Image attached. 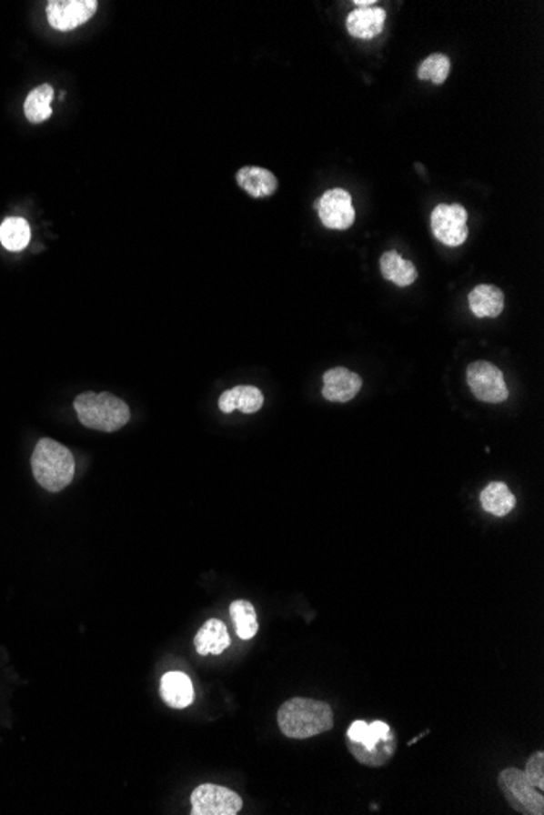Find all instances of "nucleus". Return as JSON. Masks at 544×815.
Returning <instances> with one entry per match:
<instances>
[{"label":"nucleus","mask_w":544,"mask_h":815,"mask_svg":"<svg viewBox=\"0 0 544 815\" xmlns=\"http://www.w3.org/2000/svg\"><path fill=\"white\" fill-rule=\"evenodd\" d=\"M385 20L387 12L383 8H356L348 15L346 28L352 38L374 39L383 31Z\"/></svg>","instance_id":"obj_11"},{"label":"nucleus","mask_w":544,"mask_h":815,"mask_svg":"<svg viewBox=\"0 0 544 815\" xmlns=\"http://www.w3.org/2000/svg\"><path fill=\"white\" fill-rule=\"evenodd\" d=\"M160 695L168 707L183 709L195 700V687L185 672H166L160 682Z\"/></svg>","instance_id":"obj_12"},{"label":"nucleus","mask_w":544,"mask_h":815,"mask_svg":"<svg viewBox=\"0 0 544 815\" xmlns=\"http://www.w3.org/2000/svg\"><path fill=\"white\" fill-rule=\"evenodd\" d=\"M230 617L237 627V635L241 639H251L257 633V610L248 600H235L230 604Z\"/></svg>","instance_id":"obj_21"},{"label":"nucleus","mask_w":544,"mask_h":815,"mask_svg":"<svg viewBox=\"0 0 544 815\" xmlns=\"http://www.w3.org/2000/svg\"><path fill=\"white\" fill-rule=\"evenodd\" d=\"M55 98V88L49 84H43L33 88L25 100L24 111L26 119L32 124L45 123L53 115L51 103Z\"/></svg>","instance_id":"obj_18"},{"label":"nucleus","mask_w":544,"mask_h":815,"mask_svg":"<svg viewBox=\"0 0 544 815\" xmlns=\"http://www.w3.org/2000/svg\"><path fill=\"white\" fill-rule=\"evenodd\" d=\"M362 389V377L348 368L327 369L323 375V396L331 402H349Z\"/></svg>","instance_id":"obj_10"},{"label":"nucleus","mask_w":544,"mask_h":815,"mask_svg":"<svg viewBox=\"0 0 544 815\" xmlns=\"http://www.w3.org/2000/svg\"><path fill=\"white\" fill-rule=\"evenodd\" d=\"M380 270L383 277L398 287H409L418 278V269L411 261H406L397 251H387L381 256Z\"/></svg>","instance_id":"obj_17"},{"label":"nucleus","mask_w":544,"mask_h":815,"mask_svg":"<svg viewBox=\"0 0 544 815\" xmlns=\"http://www.w3.org/2000/svg\"><path fill=\"white\" fill-rule=\"evenodd\" d=\"M525 775L529 778V781L533 783V785L537 786L539 791H543L544 790V754L543 752H537V754L531 755L529 757V763H527V769H525Z\"/></svg>","instance_id":"obj_25"},{"label":"nucleus","mask_w":544,"mask_h":815,"mask_svg":"<svg viewBox=\"0 0 544 815\" xmlns=\"http://www.w3.org/2000/svg\"><path fill=\"white\" fill-rule=\"evenodd\" d=\"M33 476L47 492H61L76 474V459L69 448L55 439H39L32 456Z\"/></svg>","instance_id":"obj_2"},{"label":"nucleus","mask_w":544,"mask_h":815,"mask_svg":"<svg viewBox=\"0 0 544 815\" xmlns=\"http://www.w3.org/2000/svg\"><path fill=\"white\" fill-rule=\"evenodd\" d=\"M354 5H358V8H368L375 5V0H356Z\"/></svg>","instance_id":"obj_27"},{"label":"nucleus","mask_w":544,"mask_h":815,"mask_svg":"<svg viewBox=\"0 0 544 815\" xmlns=\"http://www.w3.org/2000/svg\"><path fill=\"white\" fill-rule=\"evenodd\" d=\"M196 651L201 656L222 654L230 647V637L226 623L218 619H210L197 631L195 639Z\"/></svg>","instance_id":"obj_15"},{"label":"nucleus","mask_w":544,"mask_h":815,"mask_svg":"<svg viewBox=\"0 0 544 815\" xmlns=\"http://www.w3.org/2000/svg\"><path fill=\"white\" fill-rule=\"evenodd\" d=\"M467 381L476 399L488 404H500L509 397L504 373L489 362L471 363L467 369Z\"/></svg>","instance_id":"obj_6"},{"label":"nucleus","mask_w":544,"mask_h":815,"mask_svg":"<svg viewBox=\"0 0 544 815\" xmlns=\"http://www.w3.org/2000/svg\"><path fill=\"white\" fill-rule=\"evenodd\" d=\"M319 220L329 230H348L356 222V208L346 189L335 187L319 197L315 204Z\"/></svg>","instance_id":"obj_8"},{"label":"nucleus","mask_w":544,"mask_h":815,"mask_svg":"<svg viewBox=\"0 0 544 815\" xmlns=\"http://www.w3.org/2000/svg\"><path fill=\"white\" fill-rule=\"evenodd\" d=\"M468 303L476 317H498L504 311V293L494 285H478Z\"/></svg>","instance_id":"obj_16"},{"label":"nucleus","mask_w":544,"mask_h":815,"mask_svg":"<svg viewBox=\"0 0 544 815\" xmlns=\"http://www.w3.org/2000/svg\"><path fill=\"white\" fill-rule=\"evenodd\" d=\"M430 226L445 247H461L468 238L467 208L459 204H438L430 216Z\"/></svg>","instance_id":"obj_5"},{"label":"nucleus","mask_w":544,"mask_h":815,"mask_svg":"<svg viewBox=\"0 0 544 815\" xmlns=\"http://www.w3.org/2000/svg\"><path fill=\"white\" fill-rule=\"evenodd\" d=\"M367 726L368 724L366 721H354L352 726L349 728V731H348V739L352 740V742H362L364 738H366Z\"/></svg>","instance_id":"obj_26"},{"label":"nucleus","mask_w":544,"mask_h":815,"mask_svg":"<svg viewBox=\"0 0 544 815\" xmlns=\"http://www.w3.org/2000/svg\"><path fill=\"white\" fill-rule=\"evenodd\" d=\"M277 723L284 736L308 739L329 731L335 724L333 709L325 701L297 697L279 708Z\"/></svg>","instance_id":"obj_1"},{"label":"nucleus","mask_w":544,"mask_h":815,"mask_svg":"<svg viewBox=\"0 0 544 815\" xmlns=\"http://www.w3.org/2000/svg\"><path fill=\"white\" fill-rule=\"evenodd\" d=\"M450 74V59L445 55H430L420 62L418 77L434 85H442Z\"/></svg>","instance_id":"obj_23"},{"label":"nucleus","mask_w":544,"mask_h":815,"mask_svg":"<svg viewBox=\"0 0 544 815\" xmlns=\"http://www.w3.org/2000/svg\"><path fill=\"white\" fill-rule=\"evenodd\" d=\"M237 183L253 199H265L277 191V177L261 166H245L237 173Z\"/></svg>","instance_id":"obj_14"},{"label":"nucleus","mask_w":544,"mask_h":815,"mask_svg":"<svg viewBox=\"0 0 544 815\" xmlns=\"http://www.w3.org/2000/svg\"><path fill=\"white\" fill-rule=\"evenodd\" d=\"M499 788L504 792L509 804L517 812L525 815H543V791L529 781L525 771L507 769L499 775Z\"/></svg>","instance_id":"obj_4"},{"label":"nucleus","mask_w":544,"mask_h":815,"mask_svg":"<svg viewBox=\"0 0 544 815\" xmlns=\"http://www.w3.org/2000/svg\"><path fill=\"white\" fill-rule=\"evenodd\" d=\"M96 10V0H51L46 7L47 22L55 30L72 31L86 24Z\"/></svg>","instance_id":"obj_9"},{"label":"nucleus","mask_w":544,"mask_h":815,"mask_svg":"<svg viewBox=\"0 0 544 815\" xmlns=\"http://www.w3.org/2000/svg\"><path fill=\"white\" fill-rule=\"evenodd\" d=\"M349 750L350 754L354 755L360 763H364L367 767H380V765L388 761L389 757H393V754H395V736L383 740L381 744L374 747V749H368V750L349 740Z\"/></svg>","instance_id":"obj_22"},{"label":"nucleus","mask_w":544,"mask_h":815,"mask_svg":"<svg viewBox=\"0 0 544 815\" xmlns=\"http://www.w3.org/2000/svg\"><path fill=\"white\" fill-rule=\"evenodd\" d=\"M515 497L502 482H492L481 492V507L494 516H507L515 508Z\"/></svg>","instance_id":"obj_19"},{"label":"nucleus","mask_w":544,"mask_h":815,"mask_svg":"<svg viewBox=\"0 0 544 815\" xmlns=\"http://www.w3.org/2000/svg\"><path fill=\"white\" fill-rule=\"evenodd\" d=\"M193 815H237L243 808V800L237 792L226 786H197L191 794Z\"/></svg>","instance_id":"obj_7"},{"label":"nucleus","mask_w":544,"mask_h":815,"mask_svg":"<svg viewBox=\"0 0 544 815\" xmlns=\"http://www.w3.org/2000/svg\"><path fill=\"white\" fill-rule=\"evenodd\" d=\"M393 738V732L389 729V726L387 723H383V721H374V723L368 724L367 726L366 738L362 742H356L358 746L362 747V749H374V747L381 744L383 740H387V739ZM352 742V740H350Z\"/></svg>","instance_id":"obj_24"},{"label":"nucleus","mask_w":544,"mask_h":815,"mask_svg":"<svg viewBox=\"0 0 544 815\" xmlns=\"http://www.w3.org/2000/svg\"><path fill=\"white\" fill-rule=\"evenodd\" d=\"M30 236V225L22 216H8L0 225V243L8 251H22L28 247Z\"/></svg>","instance_id":"obj_20"},{"label":"nucleus","mask_w":544,"mask_h":815,"mask_svg":"<svg viewBox=\"0 0 544 815\" xmlns=\"http://www.w3.org/2000/svg\"><path fill=\"white\" fill-rule=\"evenodd\" d=\"M263 404L265 396L257 386H235L234 389L222 393L218 399V408L224 414H232L235 410H241L243 414H255L263 408Z\"/></svg>","instance_id":"obj_13"},{"label":"nucleus","mask_w":544,"mask_h":815,"mask_svg":"<svg viewBox=\"0 0 544 815\" xmlns=\"http://www.w3.org/2000/svg\"><path fill=\"white\" fill-rule=\"evenodd\" d=\"M80 423L92 430L117 431L131 418V410L125 400L109 393H84L74 402Z\"/></svg>","instance_id":"obj_3"}]
</instances>
